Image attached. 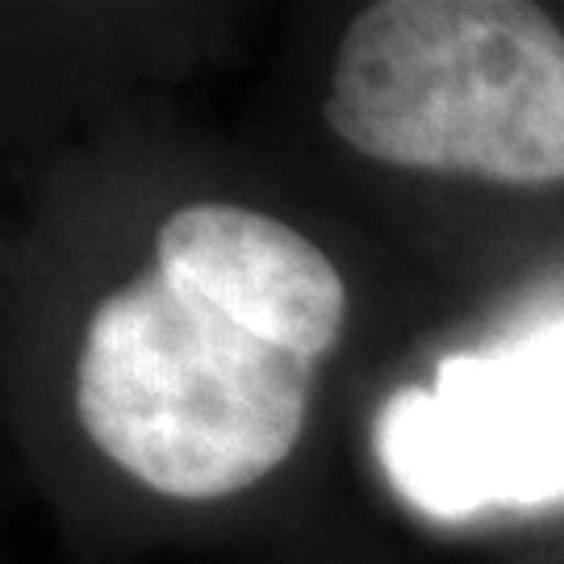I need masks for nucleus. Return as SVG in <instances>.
<instances>
[{"mask_svg": "<svg viewBox=\"0 0 564 564\" xmlns=\"http://www.w3.org/2000/svg\"><path fill=\"white\" fill-rule=\"evenodd\" d=\"M323 118L389 167L564 184V34L527 0H377L343 30Z\"/></svg>", "mask_w": 564, "mask_h": 564, "instance_id": "f257e3e1", "label": "nucleus"}, {"mask_svg": "<svg viewBox=\"0 0 564 564\" xmlns=\"http://www.w3.org/2000/svg\"><path fill=\"white\" fill-rule=\"evenodd\" d=\"M389 485L431 519L564 494V323L502 351H464L402 384L377 419Z\"/></svg>", "mask_w": 564, "mask_h": 564, "instance_id": "7ed1b4c3", "label": "nucleus"}, {"mask_svg": "<svg viewBox=\"0 0 564 564\" xmlns=\"http://www.w3.org/2000/svg\"><path fill=\"white\" fill-rule=\"evenodd\" d=\"M310 360L147 272L105 297L76 360L88 440L155 494L209 502L263 481L297 447Z\"/></svg>", "mask_w": 564, "mask_h": 564, "instance_id": "f03ea898", "label": "nucleus"}, {"mask_svg": "<svg viewBox=\"0 0 564 564\" xmlns=\"http://www.w3.org/2000/svg\"><path fill=\"white\" fill-rule=\"evenodd\" d=\"M155 272L205 297L256 339L310 364L339 343L347 323L339 268L305 235L260 209H176L155 235Z\"/></svg>", "mask_w": 564, "mask_h": 564, "instance_id": "20e7f679", "label": "nucleus"}]
</instances>
